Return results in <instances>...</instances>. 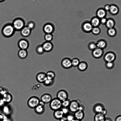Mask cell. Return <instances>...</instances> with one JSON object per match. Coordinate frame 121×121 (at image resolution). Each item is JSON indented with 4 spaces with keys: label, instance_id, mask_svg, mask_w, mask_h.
<instances>
[{
    "label": "cell",
    "instance_id": "6da1fadb",
    "mask_svg": "<svg viewBox=\"0 0 121 121\" xmlns=\"http://www.w3.org/2000/svg\"><path fill=\"white\" fill-rule=\"evenodd\" d=\"M15 30L13 25H7L2 28L1 33L4 37L9 38L15 34Z\"/></svg>",
    "mask_w": 121,
    "mask_h": 121
},
{
    "label": "cell",
    "instance_id": "7a4b0ae2",
    "mask_svg": "<svg viewBox=\"0 0 121 121\" xmlns=\"http://www.w3.org/2000/svg\"><path fill=\"white\" fill-rule=\"evenodd\" d=\"M49 107L54 111L60 109L62 107V102L57 98L52 99L49 103Z\"/></svg>",
    "mask_w": 121,
    "mask_h": 121
},
{
    "label": "cell",
    "instance_id": "3957f363",
    "mask_svg": "<svg viewBox=\"0 0 121 121\" xmlns=\"http://www.w3.org/2000/svg\"><path fill=\"white\" fill-rule=\"evenodd\" d=\"M40 100L36 96H32L28 100V105L31 108H34L39 105Z\"/></svg>",
    "mask_w": 121,
    "mask_h": 121
},
{
    "label": "cell",
    "instance_id": "277c9868",
    "mask_svg": "<svg viewBox=\"0 0 121 121\" xmlns=\"http://www.w3.org/2000/svg\"><path fill=\"white\" fill-rule=\"evenodd\" d=\"M80 105L79 102L76 100L71 101L68 107L70 112L74 113L79 110Z\"/></svg>",
    "mask_w": 121,
    "mask_h": 121
},
{
    "label": "cell",
    "instance_id": "5b68a950",
    "mask_svg": "<svg viewBox=\"0 0 121 121\" xmlns=\"http://www.w3.org/2000/svg\"><path fill=\"white\" fill-rule=\"evenodd\" d=\"M17 45L20 49L27 50L29 47V43L27 39L22 38L18 41Z\"/></svg>",
    "mask_w": 121,
    "mask_h": 121
},
{
    "label": "cell",
    "instance_id": "8992f818",
    "mask_svg": "<svg viewBox=\"0 0 121 121\" xmlns=\"http://www.w3.org/2000/svg\"><path fill=\"white\" fill-rule=\"evenodd\" d=\"M56 96V98L62 102L68 99V95L66 91L61 89L57 92Z\"/></svg>",
    "mask_w": 121,
    "mask_h": 121
},
{
    "label": "cell",
    "instance_id": "52a82bcc",
    "mask_svg": "<svg viewBox=\"0 0 121 121\" xmlns=\"http://www.w3.org/2000/svg\"><path fill=\"white\" fill-rule=\"evenodd\" d=\"M116 58V56L114 52H109L106 53L104 55V59L106 62H114Z\"/></svg>",
    "mask_w": 121,
    "mask_h": 121
},
{
    "label": "cell",
    "instance_id": "ba28073f",
    "mask_svg": "<svg viewBox=\"0 0 121 121\" xmlns=\"http://www.w3.org/2000/svg\"><path fill=\"white\" fill-rule=\"evenodd\" d=\"M61 65L64 69H68L72 67L71 60L70 58L66 57L63 58L61 61Z\"/></svg>",
    "mask_w": 121,
    "mask_h": 121
},
{
    "label": "cell",
    "instance_id": "9c48e42d",
    "mask_svg": "<svg viewBox=\"0 0 121 121\" xmlns=\"http://www.w3.org/2000/svg\"><path fill=\"white\" fill-rule=\"evenodd\" d=\"M24 25V23L22 20L17 19L13 22V26L16 31H19L25 26Z\"/></svg>",
    "mask_w": 121,
    "mask_h": 121
},
{
    "label": "cell",
    "instance_id": "30bf717a",
    "mask_svg": "<svg viewBox=\"0 0 121 121\" xmlns=\"http://www.w3.org/2000/svg\"><path fill=\"white\" fill-rule=\"evenodd\" d=\"M103 53V49L97 48L92 51V55L94 58L98 59L100 58L102 56Z\"/></svg>",
    "mask_w": 121,
    "mask_h": 121
},
{
    "label": "cell",
    "instance_id": "8fae6325",
    "mask_svg": "<svg viewBox=\"0 0 121 121\" xmlns=\"http://www.w3.org/2000/svg\"><path fill=\"white\" fill-rule=\"evenodd\" d=\"M105 109L104 106L102 104L100 103H97L93 106L92 110L96 114L101 113Z\"/></svg>",
    "mask_w": 121,
    "mask_h": 121
},
{
    "label": "cell",
    "instance_id": "7c38bea8",
    "mask_svg": "<svg viewBox=\"0 0 121 121\" xmlns=\"http://www.w3.org/2000/svg\"><path fill=\"white\" fill-rule=\"evenodd\" d=\"M45 52H49L51 51L53 48V45L51 42L46 41L42 44Z\"/></svg>",
    "mask_w": 121,
    "mask_h": 121
},
{
    "label": "cell",
    "instance_id": "4fadbf2b",
    "mask_svg": "<svg viewBox=\"0 0 121 121\" xmlns=\"http://www.w3.org/2000/svg\"><path fill=\"white\" fill-rule=\"evenodd\" d=\"M93 27L91 22H87L84 23L82 25V29L84 32L89 33L91 32Z\"/></svg>",
    "mask_w": 121,
    "mask_h": 121
},
{
    "label": "cell",
    "instance_id": "5bb4252c",
    "mask_svg": "<svg viewBox=\"0 0 121 121\" xmlns=\"http://www.w3.org/2000/svg\"><path fill=\"white\" fill-rule=\"evenodd\" d=\"M55 30L54 26L50 24H47L43 26V31L45 34H52Z\"/></svg>",
    "mask_w": 121,
    "mask_h": 121
},
{
    "label": "cell",
    "instance_id": "9a60e30c",
    "mask_svg": "<svg viewBox=\"0 0 121 121\" xmlns=\"http://www.w3.org/2000/svg\"><path fill=\"white\" fill-rule=\"evenodd\" d=\"M36 79L39 82L43 83L47 79L46 73L43 72L38 73L36 75Z\"/></svg>",
    "mask_w": 121,
    "mask_h": 121
},
{
    "label": "cell",
    "instance_id": "2e32d148",
    "mask_svg": "<svg viewBox=\"0 0 121 121\" xmlns=\"http://www.w3.org/2000/svg\"><path fill=\"white\" fill-rule=\"evenodd\" d=\"M1 98L6 104L11 102L13 97L11 94L7 92L1 95Z\"/></svg>",
    "mask_w": 121,
    "mask_h": 121
},
{
    "label": "cell",
    "instance_id": "e0dca14e",
    "mask_svg": "<svg viewBox=\"0 0 121 121\" xmlns=\"http://www.w3.org/2000/svg\"><path fill=\"white\" fill-rule=\"evenodd\" d=\"M51 95L48 93H45L41 96L40 100L43 102L45 104L49 103L52 99Z\"/></svg>",
    "mask_w": 121,
    "mask_h": 121
},
{
    "label": "cell",
    "instance_id": "ac0fdd59",
    "mask_svg": "<svg viewBox=\"0 0 121 121\" xmlns=\"http://www.w3.org/2000/svg\"><path fill=\"white\" fill-rule=\"evenodd\" d=\"M21 35L23 37H29L31 33V30L27 26H24L20 31Z\"/></svg>",
    "mask_w": 121,
    "mask_h": 121
},
{
    "label": "cell",
    "instance_id": "d6986e66",
    "mask_svg": "<svg viewBox=\"0 0 121 121\" xmlns=\"http://www.w3.org/2000/svg\"><path fill=\"white\" fill-rule=\"evenodd\" d=\"M75 118L82 121L84 118L85 114L84 111L79 110L73 113Z\"/></svg>",
    "mask_w": 121,
    "mask_h": 121
},
{
    "label": "cell",
    "instance_id": "ffe728a7",
    "mask_svg": "<svg viewBox=\"0 0 121 121\" xmlns=\"http://www.w3.org/2000/svg\"><path fill=\"white\" fill-rule=\"evenodd\" d=\"M119 8L116 5L114 4L110 5V7L109 12L112 15H117L119 13Z\"/></svg>",
    "mask_w": 121,
    "mask_h": 121
},
{
    "label": "cell",
    "instance_id": "44dd1931",
    "mask_svg": "<svg viewBox=\"0 0 121 121\" xmlns=\"http://www.w3.org/2000/svg\"><path fill=\"white\" fill-rule=\"evenodd\" d=\"M96 14L97 17L100 19L105 17L107 14V12L104 8H100L97 10Z\"/></svg>",
    "mask_w": 121,
    "mask_h": 121
},
{
    "label": "cell",
    "instance_id": "7402d4cb",
    "mask_svg": "<svg viewBox=\"0 0 121 121\" xmlns=\"http://www.w3.org/2000/svg\"><path fill=\"white\" fill-rule=\"evenodd\" d=\"M53 116L54 118L57 120H60L64 115L61 110L60 109L54 111Z\"/></svg>",
    "mask_w": 121,
    "mask_h": 121
},
{
    "label": "cell",
    "instance_id": "603a6c76",
    "mask_svg": "<svg viewBox=\"0 0 121 121\" xmlns=\"http://www.w3.org/2000/svg\"><path fill=\"white\" fill-rule=\"evenodd\" d=\"M88 67V65L87 63L85 61H82L80 62L77 67L79 71H83L87 69Z\"/></svg>",
    "mask_w": 121,
    "mask_h": 121
},
{
    "label": "cell",
    "instance_id": "cb8c5ba5",
    "mask_svg": "<svg viewBox=\"0 0 121 121\" xmlns=\"http://www.w3.org/2000/svg\"><path fill=\"white\" fill-rule=\"evenodd\" d=\"M106 117L105 116L101 113L95 114L94 119V121H105Z\"/></svg>",
    "mask_w": 121,
    "mask_h": 121
},
{
    "label": "cell",
    "instance_id": "d4e9b609",
    "mask_svg": "<svg viewBox=\"0 0 121 121\" xmlns=\"http://www.w3.org/2000/svg\"><path fill=\"white\" fill-rule=\"evenodd\" d=\"M17 54L19 58L24 59L27 56L28 52L27 50L20 49L18 52Z\"/></svg>",
    "mask_w": 121,
    "mask_h": 121
},
{
    "label": "cell",
    "instance_id": "484cf974",
    "mask_svg": "<svg viewBox=\"0 0 121 121\" xmlns=\"http://www.w3.org/2000/svg\"><path fill=\"white\" fill-rule=\"evenodd\" d=\"M115 24V21L112 18H109L107 19L105 25L106 27L108 29L114 28Z\"/></svg>",
    "mask_w": 121,
    "mask_h": 121
},
{
    "label": "cell",
    "instance_id": "4316f807",
    "mask_svg": "<svg viewBox=\"0 0 121 121\" xmlns=\"http://www.w3.org/2000/svg\"><path fill=\"white\" fill-rule=\"evenodd\" d=\"M35 112L37 114L40 115L43 114L45 112V106L39 105L34 108Z\"/></svg>",
    "mask_w": 121,
    "mask_h": 121
},
{
    "label": "cell",
    "instance_id": "83f0119b",
    "mask_svg": "<svg viewBox=\"0 0 121 121\" xmlns=\"http://www.w3.org/2000/svg\"><path fill=\"white\" fill-rule=\"evenodd\" d=\"M93 27H99L100 23V19L96 17H93L90 22Z\"/></svg>",
    "mask_w": 121,
    "mask_h": 121
},
{
    "label": "cell",
    "instance_id": "f1b7e54d",
    "mask_svg": "<svg viewBox=\"0 0 121 121\" xmlns=\"http://www.w3.org/2000/svg\"><path fill=\"white\" fill-rule=\"evenodd\" d=\"M97 47L103 49L105 48L107 45L106 42L103 40H100L96 43Z\"/></svg>",
    "mask_w": 121,
    "mask_h": 121
},
{
    "label": "cell",
    "instance_id": "f546056e",
    "mask_svg": "<svg viewBox=\"0 0 121 121\" xmlns=\"http://www.w3.org/2000/svg\"><path fill=\"white\" fill-rule=\"evenodd\" d=\"M36 53L39 55H42L45 52L42 45H37L35 49Z\"/></svg>",
    "mask_w": 121,
    "mask_h": 121
},
{
    "label": "cell",
    "instance_id": "4dcf8cb0",
    "mask_svg": "<svg viewBox=\"0 0 121 121\" xmlns=\"http://www.w3.org/2000/svg\"><path fill=\"white\" fill-rule=\"evenodd\" d=\"M46 73L47 79L50 80L54 79L56 74L54 71L51 70L49 71Z\"/></svg>",
    "mask_w": 121,
    "mask_h": 121
},
{
    "label": "cell",
    "instance_id": "1f68e13d",
    "mask_svg": "<svg viewBox=\"0 0 121 121\" xmlns=\"http://www.w3.org/2000/svg\"><path fill=\"white\" fill-rule=\"evenodd\" d=\"M107 33L109 36L113 37L116 35L117 32L116 29L114 28H113L108 29Z\"/></svg>",
    "mask_w": 121,
    "mask_h": 121
},
{
    "label": "cell",
    "instance_id": "d6a6232c",
    "mask_svg": "<svg viewBox=\"0 0 121 121\" xmlns=\"http://www.w3.org/2000/svg\"><path fill=\"white\" fill-rule=\"evenodd\" d=\"M88 48L90 50L92 51L97 48L96 43L93 41L90 42L88 44Z\"/></svg>",
    "mask_w": 121,
    "mask_h": 121
},
{
    "label": "cell",
    "instance_id": "836d02e7",
    "mask_svg": "<svg viewBox=\"0 0 121 121\" xmlns=\"http://www.w3.org/2000/svg\"><path fill=\"white\" fill-rule=\"evenodd\" d=\"M53 38V36L52 34H45L44 38L46 41L51 42Z\"/></svg>",
    "mask_w": 121,
    "mask_h": 121
},
{
    "label": "cell",
    "instance_id": "e575fe53",
    "mask_svg": "<svg viewBox=\"0 0 121 121\" xmlns=\"http://www.w3.org/2000/svg\"><path fill=\"white\" fill-rule=\"evenodd\" d=\"M54 79L50 80L47 79L43 83L45 86H50L53 85L54 83Z\"/></svg>",
    "mask_w": 121,
    "mask_h": 121
},
{
    "label": "cell",
    "instance_id": "d590c367",
    "mask_svg": "<svg viewBox=\"0 0 121 121\" xmlns=\"http://www.w3.org/2000/svg\"><path fill=\"white\" fill-rule=\"evenodd\" d=\"M80 61L79 59L77 58H74L71 60V63L72 66L77 67Z\"/></svg>",
    "mask_w": 121,
    "mask_h": 121
},
{
    "label": "cell",
    "instance_id": "8d00e7d4",
    "mask_svg": "<svg viewBox=\"0 0 121 121\" xmlns=\"http://www.w3.org/2000/svg\"><path fill=\"white\" fill-rule=\"evenodd\" d=\"M101 32V29L99 27H93L91 31L92 33L95 35H99Z\"/></svg>",
    "mask_w": 121,
    "mask_h": 121
},
{
    "label": "cell",
    "instance_id": "74e56055",
    "mask_svg": "<svg viewBox=\"0 0 121 121\" xmlns=\"http://www.w3.org/2000/svg\"><path fill=\"white\" fill-rule=\"evenodd\" d=\"M3 111L4 114L7 115L9 114L11 112L10 109L7 105H5L3 106Z\"/></svg>",
    "mask_w": 121,
    "mask_h": 121
},
{
    "label": "cell",
    "instance_id": "f35d334b",
    "mask_svg": "<svg viewBox=\"0 0 121 121\" xmlns=\"http://www.w3.org/2000/svg\"><path fill=\"white\" fill-rule=\"evenodd\" d=\"M115 65L114 62H106L105 65V67L107 69H111L113 68Z\"/></svg>",
    "mask_w": 121,
    "mask_h": 121
},
{
    "label": "cell",
    "instance_id": "ab89813d",
    "mask_svg": "<svg viewBox=\"0 0 121 121\" xmlns=\"http://www.w3.org/2000/svg\"><path fill=\"white\" fill-rule=\"evenodd\" d=\"M71 101L68 98L62 102V107H69Z\"/></svg>",
    "mask_w": 121,
    "mask_h": 121
},
{
    "label": "cell",
    "instance_id": "60d3db41",
    "mask_svg": "<svg viewBox=\"0 0 121 121\" xmlns=\"http://www.w3.org/2000/svg\"><path fill=\"white\" fill-rule=\"evenodd\" d=\"M60 109L62 112L64 116H66L70 112L68 107H62Z\"/></svg>",
    "mask_w": 121,
    "mask_h": 121
},
{
    "label": "cell",
    "instance_id": "b9f144b4",
    "mask_svg": "<svg viewBox=\"0 0 121 121\" xmlns=\"http://www.w3.org/2000/svg\"><path fill=\"white\" fill-rule=\"evenodd\" d=\"M65 116L67 121H72L75 119L73 113L72 112L71 113L70 112Z\"/></svg>",
    "mask_w": 121,
    "mask_h": 121
},
{
    "label": "cell",
    "instance_id": "7bdbcfd3",
    "mask_svg": "<svg viewBox=\"0 0 121 121\" xmlns=\"http://www.w3.org/2000/svg\"><path fill=\"white\" fill-rule=\"evenodd\" d=\"M27 26L32 30L34 29L35 27V25L34 23L30 22L28 23Z\"/></svg>",
    "mask_w": 121,
    "mask_h": 121
},
{
    "label": "cell",
    "instance_id": "ee69618b",
    "mask_svg": "<svg viewBox=\"0 0 121 121\" xmlns=\"http://www.w3.org/2000/svg\"><path fill=\"white\" fill-rule=\"evenodd\" d=\"M107 19L106 17L100 19V23L103 25H105V24Z\"/></svg>",
    "mask_w": 121,
    "mask_h": 121
},
{
    "label": "cell",
    "instance_id": "f6af8a7d",
    "mask_svg": "<svg viewBox=\"0 0 121 121\" xmlns=\"http://www.w3.org/2000/svg\"><path fill=\"white\" fill-rule=\"evenodd\" d=\"M110 5L108 4H107L105 5L104 9L106 11H109L110 9Z\"/></svg>",
    "mask_w": 121,
    "mask_h": 121
},
{
    "label": "cell",
    "instance_id": "bcb514c9",
    "mask_svg": "<svg viewBox=\"0 0 121 121\" xmlns=\"http://www.w3.org/2000/svg\"><path fill=\"white\" fill-rule=\"evenodd\" d=\"M6 92L2 87L0 86V95L1 96Z\"/></svg>",
    "mask_w": 121,
    "mask_h": 121
},
{
    "label": "cell",
    "instance_id": "7dc6e473",
    "mask_svg": "<svg viewBox=\"0 0 121 121\" xmlns=\"http://www.w3.org/2000/svg\"><path fill=\"white\" fill-rule=\"evenodd\" d=\"M6 104L1 99L0 101V107H3Z\"/></svg>",
    "mask_w": 121,
    "mask_h": 121
},
{
    "label": "cell",
    "instance_id": "c3c4849f",
    "mask_svg": "<svg viewBox=\"0 0 121 121\" xmlns=\"http://www.w3.org/2000/svg\"><path fill=\"white\" fill-rule=\"evenodd\" d=\"M115 121H121V115L117 116L115 119Z\"/></svg>",
    "mask_w": 121,
    "mask_h": 121
},
{
    "label": "cell",
    "instance_id": "681fc988",
    "mask_svg": "<svg viewBox=\"0 0 121 121\" xmlns=\"http://www.w3.org/2000/svg\"><path fill=\"white\" fill-rule=\"evenodd\" d=\"M59 120L60 121H67L66 117L65 116H64Z\"/></svg>",
    "mask_w": 121,
    "mask_h": 121
},
{
    "label": "cell",
    "instance_id": "f907efd6",
    "mask_svg": "<svg viewBox=\"0 0 121 121\" xmlns=\"http://www.w3.org/2000/svg\"><path fill=\"white\" fill-rule=\"evenodd\" d=\"M85 109L84 107L82 105L80 104L79 110L84 111Z\"/></svg>",
    "mask_w": 121,
    "mask_h": 121
},
{
    "label": "cell",
    "instance_id": "816d5d0a",
    "mask_svg": "<svg viewBox=\"0 0 121 121\" xmlns=\"http://www.w3.org/2000/svg\"><path fill=\"white\" fill-rule=\"evenodd\" d=\"M45 104L44 103L40 100L39 102V105L42 106H45Z\"/></svg>",
    "mask_w": 121,
    "mask_h": 121
},
{
    "label": "cell",
    "instance_id": "f5cc1de1",
    "mask_svg": "<svg viewBox=\"0 0 121 121\" xmlns=\"http://www.w3.org/2000/svg\"><path fill=\"white\" fill-rule=\"evenodd\" d=\"M72 121H82L81 120H78L75 119L73 120Z\"/></svg>",
    "mask_w": 121,
    "mask_h": 121
},
{
    "label": "cell",
    "instance_id": "db71d44e",
    "mask_svg": "<svg viewBox=\"0 0 121 121\" xmlns=\"http://www.w3.org/2000/svg\"><path fill=\"white\" fill-rule=\"evenodd\" d=\"M1 99V96L0 95V100Z\"/></svg>",
    "mask_w": 121,
    "mask_h": 121
},
{
    "label": "cell",
    "instance_id": "11a10c76",
    "mask_svg": "<svg viewBox=\"0 0 121 121\" xmlns=\"http://www.w3.org/2000/svg\"><path fill=\"white\" fill-rule=\"evenodd\" d=\"M0 0V1H2V0Z\"/></svg>",
    "mask_w": 121,
    "mask_h": 121
},
{
    "label": "cell",
    "instance_id": "9f6ffc18",
    "mask_svg": "<svg viewBox=\"0 0 121 121\" xmlns=\"http://www.w3.org/2000/svg\"><path fill=\"white\" fill-rule=\"evenodd\" d=\"M110 121H112L111 120Z\"/></svg>",
    "mask_w": 121,
    "mask_h": 121
}]
</instances>
